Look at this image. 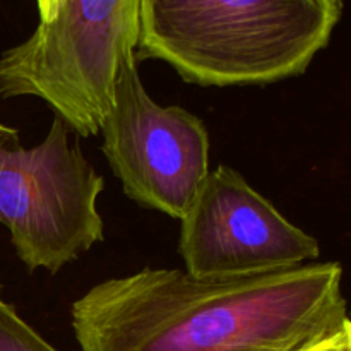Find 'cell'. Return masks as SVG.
<instances>
[{"instance_id": "8992f818", "label": "cell", "mask_w": 351, "mask_h": 351, "mask_svg": "<svg viewBox=\"0 0 351 351\" xmlns=\"http://www.w3.org/2000/svg\"><path fill=\"white\" fill-rule=\"evenodd\" d=\"M180 223L178 250L185 271L199 280L276 273L321 257L314 237L226 165L209 170Z\"/></svg>"}, {"instance_id": "6da1fadb", "label": "cell", "mask_w": 351, "mask_h": 351, "mask_svg": "<svg viewBox=\"0 0 351 351\" xmlns=\"http://www.w3.org/2000/svg\"><path fill=\"white\" fill-rule=\"evenodd\" d=\"M71 319L81 351H300L351 328L336 261L233 280L144 267L89 288Z\"/></svg>"}, {"instance_id": "277c9868", "label": "cell", "mask_w": 351, "mask_h": 351, "mask_svg": "<svg viewBox=\"0 0 351 351\" xmlns=\"http://www.w3.org/2000/svg\"><path fill=\"white\" fill-rule=\"evenodd\" d=\"M71 132L55 117L38 146L0 147V223L29 273L57 274L105 239L96 206L105 180Z\"/></svg>"}, {"instance_id": "52a82bcc", "label": "cell", "mask_w": 351, "mask_h": 351, "mask_svg": "<svg viewBox=\"0 0 351 351\" xmlns=\"http://www.w3.org/2000/svg\"><path fill=\"white\" fill-rule=\"evenodd\" d=\"M2 291L0 285V351H58L17 314L12 304L3 300Z\"/></svg>"}, {"instance_id": "5b68a950", "label": "cell", "mask_w": 351, "mask_h": 351, "mask_svg": "<svg viewBox=\"0 0 351 351\" xmlns=\"http://www.w3.org/2000/svg\"><path fill=\"white\" fill-rule=\"evenodd\" d=\"M103 154L130 201L182 219L209 173L206 123L147 95L137 58L123 62L113 103L99 125Z\"/></svg>"}, {"instance_id": "7a4b0ae2", "label": "cell", "mask_w": 351, "mask_h": 351, "mask_svg": "<svg viewBox=\"0 0 351 351\" xmlns=\"http://www.w3.org/2000/svg\"><path fill=\"white\" fill-rule=\"evenodd\" d=\"M341 16L343 0H141L136 58L191 84H273L304 74Z\"/></svg>"}, {"instance_id": "9c48e42d", "label": "cell", "mask_w": 351, "mask_h": 351, "mask_svg": "<svg viewBox=\"0 0 351 351\" xmlns=\"http://www.w3.org/2000/svg\"><path fill=\"white\" fill-rule=\"evenodd\" d=\"M38 3V12H40V23L50 21L55 16L57 10L58 0H36Z\"/></svg>"}, {"instance_id": "3957f363", "label": "cell", "mask_w": 351, "mask_h": 351, "mask_svg": "<svg viewBox=\"0 0 351 351\" xmlns=\"http://www.w3.org/2000/svg\"><path fill=\"white\" fill-rule=\"evenodd\" d=\"M139 31L141 0H58L50 21L0 55V96L43 99L72 132L98 136Z\"/></svg>"}, {"instance_id": "ba28073f", "label": "cell", "mask_w": 351, "mask_h": 351, "mask_svg": "<svg viewBox=\"0 0 351 351\" xmlns=\"http://www.w3.org/2000/svg\"><path fill=\"white\" fill-rule=\"evenodd\" d=\"M300 351H351V328L343 329L341 332H336L314 345L305 346Z\"/></svg>"}, {"instance_id": "30bf717a", "label": "cell", "mask_w": 351, "mask_h": 351, "mask_svg": "<svg viewBox=\"0 0 351 351\" xmlns=\"http://www.w3.org/2000/svg\"><path fill=\"white\" fill-rule=\"evenodd\" d=\"M14 139H19V130L0 123V147L5 146V144H9Z\"/></svg>"}]
</instances>
